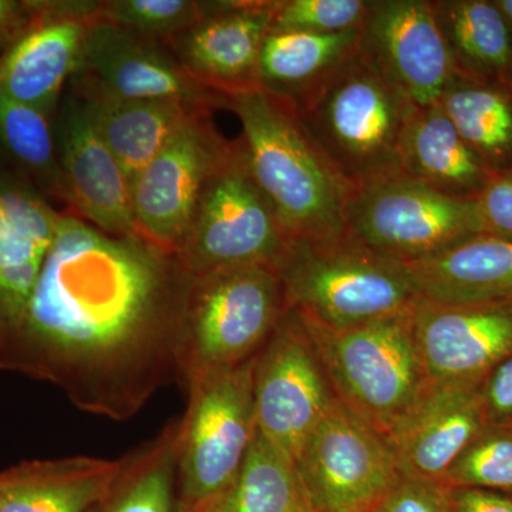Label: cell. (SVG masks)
Masks as SVG:
<instances>
[{"label": "cell", "instance_id": "obj_1", "mask_svg": "<svg viewBox=\"0 0 512 512\" xmlns=\"http://www.w3.org/2000/svg\"><path fill=\"white\" fill-rule=\"evenodd\" d=\"M191 281L173 252L63 212L0 372L53 384L82 412L133 419L180 382Z\"/></svg>", "mask_w": 512, "mask_h": 512}, {"label": "cell", "instance_id": "obj_2", "mask_svg": "<svg viewBox=\"0 0 512 512\" xmlns=\"http://www.w3.org/2000/svg\"><path fill=\"white\" fill-rule=\"evenodd\" d=\"M224 109L241 121L249 168L289 241L342 237L353 190L309 136L295 107L252 89L225 97Z\"/></svg>", "mask_w": 512, "mask_h": 512}, {"label": "cell", "instance_id": "obj_3", "mask_svg": "<svg viewBox=\"0 0 512 512\" xmlns=\"http://www.w3.org/2000/svg\"><path fill=\"white\" fill-rule=\"evenodd\" d=\"M276 269L286 308L322 328H353L412 311L423 299L409 266L348 232L289 241Z\"/></svg>", "mask_w": 512, "mask_h": 512}, {"label": "cell", "instance_id": "obj_4", "mask_svg": "<svg viewBox=\"0 0 512 512\" xmlns=\"http://www.w3.org/2000/svg\"><path fill=\"white\" fill-rule=\"evenodd\" d=\"M417 110L360 49L296 109L352 190L402 173L403 141Z\"/></svg>", "mask_w": 512, "mask_h": 512}, {"label": "cell", "instance_id": "obj_5", "mask_svg": "<svg viewBox=\"0 0 512 512\" xmlns=\"http://www.w3.org/2000/svg\"><path fill=\"white\" fill-rule=\"evenodd\" d=\"M303 322L336 397L389 437L431 382L414 309L348 329Z\"/></svg>", "mask_w": 512, "mask_h": 512}, {"label": "cell", "instance_id": "obj_6", "mask_svg": "<svg viewBox=\"0 0 512 512\" xmlns=\"http://www.w3.org/2000/svg\"><path fill=\"white\" fill-rule=\"evenodd\" d=\"M286 309L274 266H244L192 276L180 382L241 365L258 355Z\"/></svg>", "mask_w": 512, "mask_h": 512}, {"label": "cell", "instance_id": "obj_7", "mask_svg": "<svg viewBox=\"0 0 512 512\" xmlns=\"http://www.w3.org/2000/svg\"><path fill=\"white\" fill-rule=\"evenodd\" d=\"M255 357L188 383L177 441V512H202L241 470L256 434Z\"/></svg>", "mask_w": 512, "mask_h": 512}, {"label": "cell", "instance_id": "obj_8", "mask_svg": "<svg viewBox=\"0 0 512 512\" xmlns=\"http://www.w3.org/2000/svg\"><path fill=\"white\" fill-rule=\"evenodd\" d=\"M289 239L249 168L241 138L202 192L177 256L192 276L244 266H274Z\"/></svg>", "mask_w": 512, "mask_h": 512}, {"label": "cell", "instance_id": "obj_9", "mask_svg": "<svg viewBox=\"0 0 512 512\" xmlns=\"http://www.w3.org/2000/svg\"><path fill=\"white\" fill-rule=\"evenodd\" d=\"M346 232L406 265L483 235L476 198L451 197L403 173L352 191Z\"/></svg>", "mask_w": 512, "mask_h": 512}, {"label": "cell", "instance_id": "obj_10", "mask_svg": "<svg viewBox=\"0 0 512 512\" xmlns=\"http://www.w3.org/2000/svg\"><path fill=\"white\" fill-rule=\"evenodd\" d=\"M315 512H370L402 476L389 437L339 399L293 457Z\"/></svg>", "mask_w": 512, "mask_h": 512}, {"label": "cell", "instance_id": "obj_11", "mask_svg": "<svg viewBox=\"0 0 512 512\" xmlns=\"http://www.w3.org/2000/svg\"><path fill=\"white\" fill-rule=\"evenodd\" d=\"M229 146L212 110L191 114L131 184L137 234L177 255L202 192Z\"/></svg>", "mask_w": 512, "mask_h": 512}, {"label": "cell", "instance_id": "obj_12", "mask_svg": "<svg viewBox=\"0 0 512 512\" xmlns=\"http://www.w3.org/2000/svg\"><path fill=\"white\" fill-rule=\"evenodd\" d=\"M336 399L305 322L286 308L255 359L256 430L293 460Z\"/></svg>", "mask_w": 512, "mask_h": 512}, {"label": "cell", "instance_id": "obj_13", "mask_svg": "<svg viewBox=\"0 0 512 512\" xmlns=\"http://www.w3.org/2000/svg\"><path fill=\"white\" fill-rule=\"evenodd\" d=\"M72 77L117 99L225 107V96L191 77L164 40L96 18L84 33Z\"/></svg>", "mask_w": 512, "mask_h": 512}, {"label": "cell", "instance_id": "obj_14", "mask_svg": "<svg viewBox=\"0 0 512 512\" xmlns=\"http://www.w3.org/2000/svg\"><path fill=\"white\" fill-rule=\"evenodd\" d=\"M360 52L417 109L439 103L456 74L427 0H369Z\"/></svg>", "mask_w": 512, "mask_h": 512}, {"label": "cell", "instance_id": "obj_15", "mask_svg": "<svg viewBox=\"0 0 512 512\" xmlns=\"http://www.w3.org/2000/svg\"><path fill=\"white\" fill-rule=\"evenodd\" d=\"M66 212L111 235H138L130 184L90 119L82 97L66 87L53 119Z\"/></svg>", "mask_w": 512, "mask_h": 512}, {"label": "cell", "instance_id": "obj_16", "mask_svg": "<svg viewBox=\"0 0 512 512\" xmlns=\"http://www.w3.org/2000/svg\"><path fill=\"white\" fill-rule=\"evenodd\" d=\"M275 0L208 2L207 13L165 40L198 83L221 96L258 89V63Z\"/></svg>", "mask_w": 512, "mask_h": 512}, {"label": "cell", "instance_id": "obj_17", "mask_svg": "<svg viewBox=\"0 0 512 512\" xmlns=\"http://www.w3.org/2000/svg\"><path fill=\"white\" fill-rule=\"evenodd\" d=\"M63 212L0 160V360L26 311Z\"/></svg>", "mask_w": 512, "mask_h": 512}, {"label": "cell", "instance_id": "obj_18", "mask_svg": "<svg viewBox=\"0 0 512 512\" xmlns=\"http://www.w3.org/2000/svg\"><path fill=\"white\" fill-rule=\"evenodd\" d=\"M414 329L431 380H483L512 356V296L458 305L421 299Z\"/></svg>", "mask_w": 512, "mask_h": 512}, {"label": "cell", "instance_id": "obj_19", "mask_svg": "<svg viewBox=\"0 0 512 512\" xmlns=\"http://www.w3.org/2000/svg\"><path fill=\"white\" fill-rule=\"evenodd\" d=\"M481 380H431L389 440L407 476L443 483L447 471L488 426Z\"/></svg>", "mask_w": 512, "mask_h": 512}, {"label": "cell", "instance_id": "obj_20", "mask_svg": "<svg viewBox=\"0 0 512 512\" xmlns=\"http://www.w3.org/2000/svg\"><path fill=\"white\" fill-rule=\"evenodd\" d=\"M97 3L47 0L45 18L0 60V92L55 119Z\"/></svg>", "mask_w": 512, "mask_h": 512}, {"label": "cell", "instance_id": "obj_21", "mask_svg": "<svg viewBox=\"0 0 512 512\" xmlns=\"http://www.w3.org/2000/svg\"><path fill=\"white\" fill-rule=\"evenodd\" d=\"M123 458L22 461L0 471V512H87L119 476Z\"/></svg>", "mask_w": 512, "mask_h": 512}, {"label": "cell", "instance_id": "obj_22", "mask_svg": "<svg viewBox=\"0 0 512 512\" xmlns=\"http://www.w3.org/2000/svg\"><path fill=\"white\" fill-rule=\"evenodd\" d=\"M67 86L82 97L94 127L119 161L130 187L181 124L195 111L205 109L178 101L117 99L73 77Z\"/></svg>", "mask_w": 512, "mask_h": 512}, {"label": "cell", "instance_id": "obj_23", "mask_svg": "<svg viewBox=\"0 0 512 512\" xmlns=\"http://www.w3.org/2000/svg\"><path fill=\"white\" fill-rule=\"evenodd\" d=\"M359 49L360 29L335 35L271 29L259 56L258 89L298 109Z\"/></svg>", "mask_w": 512, "mask_h": 512}, {"label": "cell", "instance_id": "obj_24", "mask_svg": "<svg viewBox=\"0 0 512 512\" xmlns=\"http://www.w3.org/2000/svg\"><path fill=\"white\" fill-rule=\"evenodd\" d=\"M424 301L458 305L512 296V241L478 235L407 265Z\"/></svg>", "mask_w": 512, "mask_h": 512}, {"label": "cell", "instance_id": "obj_25", "mask_svg": "<svg viewBox=\"0 0 512 512\" xmlns=\"http://www.w3.org/2000/svg\"><path fill=\"white\" fill-rule=\"evenodd\" d=\"M402 173L458 198H477L494 177L439 103L414 114L403 141Z\"/></svg>", "mask_w": 512, "mask_h": 512}, {"label": "cell", "instance_id": "obj_26", "mask_svg": "<svg viewBox=\"0 0 512 512\" xmlns=\"http://www.w3.org/2000/svg\"><path fill=\"white\" fill-rule=\"evenodd\" d=\"M454 69L512 84V26L495 0L431 2Z\"/></svg>", "mask_w": 512, "mask_h": 512}, {"label": "cell", "instance_id": "obj_27", "mask_svg": "<svg viewBox=\"0 0 512 512\" xmlns=\"http://www.w3.org/2000/svg\"><path fill=\"white\" fill-rule=\"evenodd\" d=\"M464 141L494 174L512 170V84L454 74L439 101Z\"/></svg>", "mask_w": 512, "mask_h": 512}, {"label": "cell", "instance_id": "obj_28", "mask_svg": "<svg viewBox=\"0 0 512 512\" xmlns=\"http://www.w3.org/2000/svg\"><path fill=\"white\" fill-rule=\"evenodd\" d=\"M180 419L123 457L119 476L87 512H177Z\"/></svg>", "mask_w": 512, "mask_h": 512}, {"label": "cell", "instance_id": "obj_29", "mask_svg": "<svg viewBox=\"0 0 512 512\" xmlns=\"http://www.w3.org/2000/svg\"><path fill=\"white\" fill-rule=\"evenodd\" d=\"M202 512H315L295 463L256 430L232 483Z\"/></svg>", "mask_w": 512, "mask_h": 512}, {"label": "cell", "instance_id": "obj_30", "mask_svg": "<svg viewBox=\"0 0 512 512\" xmlns=\"http://www.w3.org/2000/svg\"><path fill=\"white\" fill-rule=\"evenodd\" d=\"M0 160L66 207L53 119L0 92ZM66 212V211H64Z\"/></svg>", "mask_w": 512, "mask_h": 512}, {"label": "cell", "instance_id": "obj_31", "mask_svg": "<svg viewBox=\"0 0 512 512\" xmlns=\"http://www.w3.org/2000/svg\"><path fill=\"white\" fill-rule=\"evenodd\" d=\"M443 484L512 495V427H485L454 461Z\"/></svg>", "mask_w": 512, "mask_h": 512}, {"label": "cell", "instance_id": "obj_32", "mask_svg": "<svg viewBox=\"0 0 512 512\" xmlns=\"http://www.w3.org/2000/svg\"><path fill=\"white\" fill-rule=\"evenodd\" d=\"M207 9L208 2L195 0H106L97 3L96 19L165 42L198 22Z\"/></svg>", "mask_w": 512, "mask_h": 512}, {"label": "cell", "instance_id": "obj_33", "mask_svg": "<svg viewBox=\"0 0 512 512\" xmlns=\"http://www.w3.org/2000/svg\"><path fill=\"white\" fill-rule=\"evenodd\" d=\"M369 0H275L271 29L335 35L362 28Z\"/></svg>", "mask_w": 512, "mask_h": 512}, {"label": "cell", "instance_id": "obj_34", "mask_svg": "<svg viewBox=\"0 0 512 512\" xmlns=\"http://www.w3.org/2000/svg\"><path fill=\"white\" fill-rule=\"evenodd\" d=\"M370 512H451L450 488L402 473Z\"/></svg>", "mask_w": 512, "mask_h": 512}, {"label": "cell", "instance_id": "obj_35", "mask_svg": "<svg viewBox=\"0 0 512 512\" xmlns=\"http://www.w3.org/2000/svg\"><path fill=\"white\" fill-rule=\"evenodd\" d=\"M476 202L483 235L512 241V170L494 174Z\"/></svg>", "mask_w": 512, "mask_h": 512}, {"label": "cell", "instance_id": "obj_36", "mask_svg": "<svg viewBox=\"0 0 512 512\" xmlns=\"http://www.w3.org/2000/svg\"><path fill=\"white\" fill-rule=\"evenodd\" d=\"M480 394L488 426L512 427V356L484 376Z\"/></svg>", "mask_w": 512, "mask_h": 512}, {"label": "cell", "instance_id": "obj_37", "mask_svg": "<svg viewBox=\"0 0 512 512\" xmlns=\"http://www.w3.org/2000/svg\"><path fill=\"white\" fill-rule=\"evenodd\" d=\"M47 0H0V60L45 18Z\"/></svg>", "mask_w": 512, "mask_h": 512}, {"label": "cell", "instance_id": "obj_38", "mask_svg": "<svg viewBox=\"0 0 512 512\" xmlns=\"http://www.w3.org/2000/svg\"><path fill=\"white\" fill-rule=\"evenodd\" d=\"M450 488L451 512H512V495L483 488Z\"/></svg>", "mask_w": 512, "mask_h": 512}, {"label": "cell", "instance_id": "obj_39", "mask_svg": "<svg viewBox=\"0 0 512 512\" xmlns=\"http://www.w3.org/2000/svg\"><path fill=\"white\" fill-rule=\"evenodd\" d=\"M500 9L503 10L504 15L507 16L508 22L512 26V0H495Z\"/></svg>", "mask_w": 512, "mask_h": 512}]
</instances>
